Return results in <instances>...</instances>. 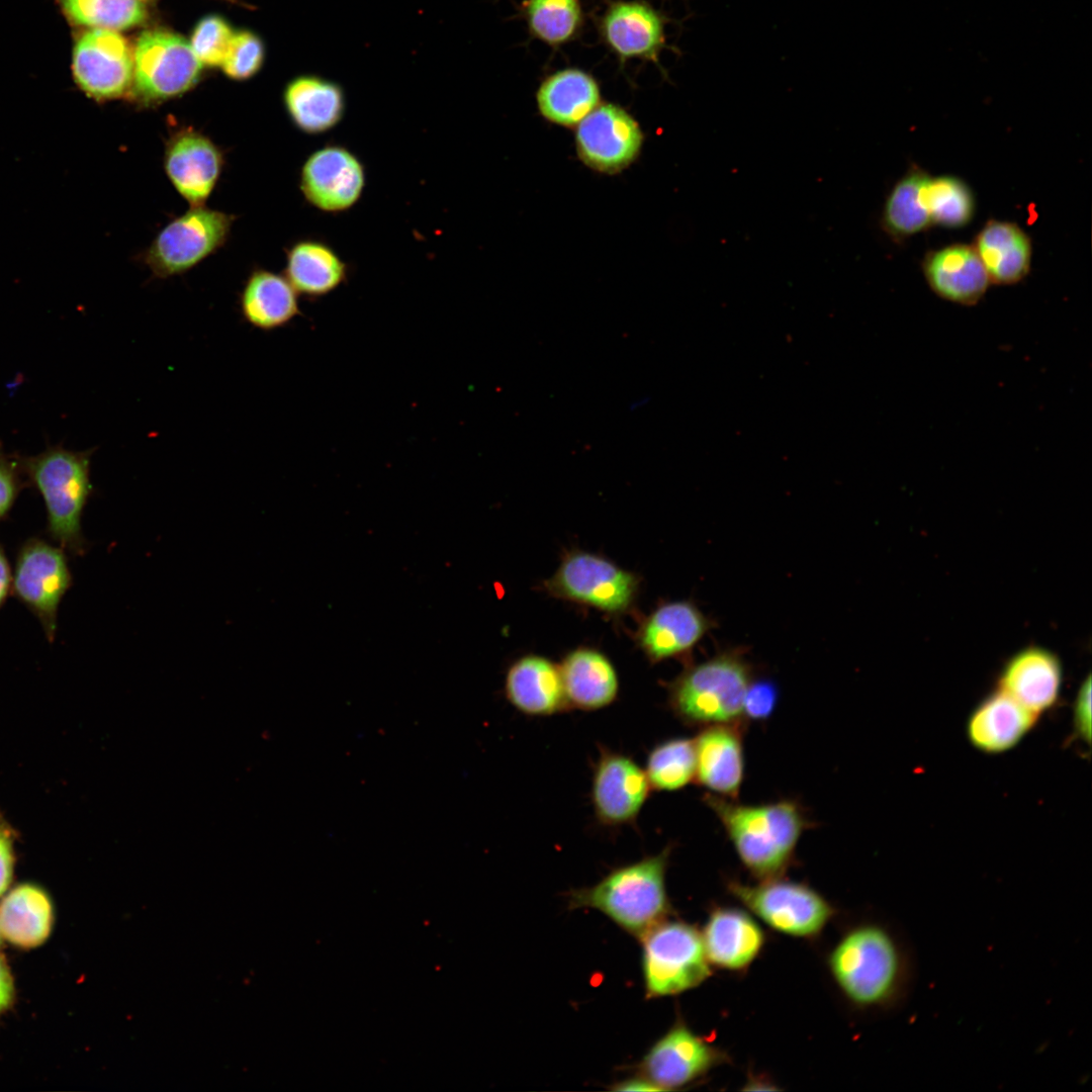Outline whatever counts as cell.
Wrapping results in <instances>:
<instances>
[{"label": "cell", "mask_w": 1092, "mask_h": 1092, "mask_svg": "<svg viewBox=\"0 0 1092 1092\" xmlns=\"http://www.w3.org/2000/svg\"><path fill=\"white\" fill-rule=\"evenodd\" d=\"M704 801L719 819L742 864L759 881L783 876L803 832L810 827L805 810L793 800L746 805L707 793Z\"/></svg>", "instance_id": "obj_1"}, {"label": "cell", "mask_w": 1092, "mask_h": 1092, "mask_svg": "<svg viewBox=\"0 0 1092 1092\" xmlns=\"http://www.w3.org/2000/svg\"><path fill=\"white\" fill-rule=\"evenodd\" d=\"M827 966L841 994L866 1010L890 1006L906 982V957L898 939L877 922L845 931L830 951Z\"/></svg>", "instance_id": "obj_2"}, {"label": "cell", "mask_w": 1092, "mask_h": 1092, "mask_svg": "<svg viewBox=\"0 0 1092 1092\" xmlns=\"http://www.w3.org/2000/svg\"><path fill=\"white\" fill-rule=\"evenodd\" d=\"M673 847L616 868L596 885L568 894L572 908H594L641 938L671 912L665 876Z\"/></svg>", "instance_id": "obj_3"}, {"label": "cell", "mask_w": 1092, "mask_h": 1092, "mask_svg": "<svg viewBox=\"0 0 1092 1092\" xmlns=\"http://www.w3.org/2000/svg\"><path fill=\"white\" fill-rule=\"evenodd\" d=\"M752 679L744 648H727L705 661L687 663L667 685V703L687 726L745 723L743 700Z\"/></svg>", "instance_id": "obj_4"}, {"label": "cell", "mask_w": 1092, "mask_h": 1092, "mask_svg": "<svg viewBox=\"0 0 1092 1092\" xmlns=\"http://www.w3.org/2000/svg\"><path fill=\"white\" fill-rule=\"evenodd\" d=\"M92 451L48 446L32 456H19L28 485L41 494L48 513L47 531L60 548L80 555L84 550L81 517L91 493Z\"/></svg>", "instance_id": "obj_5"}, {"label": "cell", "mask_w": 1092, "mask_h": 1092, "mask_svg": "<svg viewBox=\"0 0 1092 1092\" xmlns=\"http://www.w3.org/2000/svg\"><path fill=\"white\" fill-rule=\"evenodd\" d=\"M640 939L648 998L680 994L698 987L712 974L702 933L690 923L666 918Z\"/></svg>", "instance_id": "obj_6"}, {"label": "cell", "mask_w": 1092, "mask_h": 1092, "mask_svg": "<svg viewBox=\"0 0 1092 1092\" xmlns=\"http://www.w3.org/2000/svg\"><path fill=\"white\" fill-rule=\"evenodd\" d=\"M727 890L770 928L794 937L817 936L835 913L813 888L781 877L754 885L728 880Z\"/></svg>", "instance_id": "obj_7"}, {"label": "cell", "mask_w": 1092, "mask_h": 1092, "mask_svg": "<svg viewBox=\"0 0 1092 1092\" xmlns=\"http://www.w3.org/2000/svg\"><path fill=\"white\" fill-rule=\"evenodd\" d=\"M639 584L637 574L605 557L581 550L566 553L557 570L543 583L552 597L613 616L631 610Z\"/></svg>", "instance_id": "obj_8"}, {"label": "cell", "mask_w": 1092, "mask_h": 1092, "mask_svg": "<svg viewBox=\"0 0 1092 1092\" xmlns=\"http://www.w3.org/2000/svg\"><path fill=\"white\" fill-rule=\"evenodd\" d=\"M131 98L145 106L179 96L200 77L201 63L190 42L163 29L144 31L133 49Z\"/></svg>", "instance_id": "obj_9"}, {"label": "cell", "mask_w": 1092, "mask_h": 1092, "mask_svg": "<svg viewBox=\"0 0 1092 1092\" xmlns=\"http://www.w3.org/2000/svg\"><path fill=\"white\" fill-rule=\"evenodd\" d=\"M234 219L204 205L191 206L160 231L144 262L158 278L183 274L225 244Z\"/></svg>", "instance_id": "obj_10"}, {"label": "cell", "mask_w": 1092, "mask_h": 1092, "mask_svg": "<svg viewBox=\"0 0 1092 1092\" xmlns=\"http://www.w3.org/2000/svg\"><path fill=\"white\" fill-rule=\"evenodd\" d=\"M72 584L65 551L39 538L18 550L11 592L38 619L49 642L57 632L58 609Z\"/></svg>", "instance_id": "obj_11"}, {"label": "cell", "mask_w": 1092, "mask_h": 1092, "mask_svg": "<svg viewBox=\"0 0 1092 1092\" xmlns=\"http://www.w3.org/2000/svg\"><path fill=\"white\" fill-rule=\"evenodd\" d=\"M728 1061L724 1051L678 1020L649 1049L639 1068L659 1091H667L694 1084Z\"/></svg>", "instance_id": "obj_12"}, {"label": "cell", "mask_w": 1092, "mask_h": 1092, "mask_svg": "<svg viewBox=\"0 0 1092 1092\" xmlns=\"http://www.w3.org/2000/svg\"><path fill=\"white\" fill-rule=\"evenodd\" d=\"M133 50L118 32L91 28L75 43L72 70L79 88L96 101L129 95Z\"/></svg>", "instance_id": "obj_13"}, {"label": "cell", "mask_w": 1092, "mask_h": 1092, "mask_svg": "<svg viewBox=\"0 0 1092 1092\" xmlns=\"http://www.w3.org/2000/svg\"><path fill=\"white\" fill-rule=\"evenodd\" d=\"M652 788L645 770L629 755L600 746L590 801L598 822L616 828L633 825Z\"/></svg>", "instance_id": "obj_14"}, {"label": "cell", "mask_w": 1092, "mask_h": 1092, "mask_svg": "<svg viewBox=\"0 0 1092 1092\" xmlns=\"http://www.w3.org/2000/svg\"><path fill=\"white\" fill-rule=\"evenodd\" d=\"M642 143L638 122L612 103L597 106L576 128L575 144L580 160L603 173L614 174L628 167L638 156Z\"/></svg>", "instance_id": "obj_15"}, {"label": "cell", "mask_w": 1092, "mask_h": 1092, "mask_svg": "<svg viewBox=\"0 0 1092 1092\" xmlns=\"http://www.w3.org/2000/svg\"><path fill=\"white\" fill-rule=\"evenodd\" d=\"M365 182V169L358 157L345 147L328 145L305 160L299 186L308 203L333 213L354 206L362 196Z\"/></svg>", "instance_id": "obj_16"}, {"label": "cell", "mask_w": 1092, "mask_h": 1092, "mask_svg": "<svg viewBox=\"0 0 1092 1092\" xmlns=\"http://www.w3.org/2000/svg\"><path fill=\"white\" fill-rule=\"evenodd\" d=\"M716 627L692 601L663 603L639 625L635 640L651 663L675 658L691 662L694 648Z\"/></svg>", "instance_id": "obj_17"}, {"label": "cell", "mask_w": 1092, "mask_h": 1092, "mask_svg": "<svg viewBox=\"0 0 1092 1092\" xmlns=\"http://www.w3.org/2000/svg\"><path fill=\"white\" fill-rule=\"evenodd\" d=\"M163 164L165 172L191 206L204 205L213 191L223 168L220 148L207 135L192 129H178L166 143Z\"/></svg>", "instance_id": "obj_18"}, {"label": "cell", "mask_w": 1092, "mask_h": 1092, "mask_svg": "<svg viewBox=\"0 0 1092 1092\" xmlns=\"http://www.w3.org/2000/svg\"><path fill=\"white\" fill-rule=\"evenodd\" d=\"M744 722L702 728L694 739L695 781L709 793L736 800L744 778Z\"/></svg>", "instance_id": "obj_19"}, {"label": "cell", "mask_w": 1092, "mask_h": 1092, "mask_svg": "<svg viewBox=\"0 0 1092 1092\" xmlns=\"http://www.w3.org/2000/svg\"><path fill=\"white\" fill-rule=\"evenodd\" d=\"M1063 665L1055 653L1042 647H1027L1003 666L998 690L1038 716L1059 701Z\"/></svg>", "instance_id": "obj_20"}, {"label": "cell", "mask_w": 1092, "mask_h": 1092, "mask_svg": "<svg viewBox=\"0 0 1092 1092\" xmlns=\"http://www.w3.org/2000/svg\"><path fill=\"white\" fill-rule=\"evenodd\" d=\"M665 18L640 1L612 4L601 21L607 46L622 60L641 59L658 63L665 46Z\"/></svg>", "instance_id": "obj_21"}, {"label": "cell", "mask_w": 1092, "mask_h": 1092, "mask_svg": "<svg viewBox=\"0 0 1092 1092\" xmlns=\"http://www.w3.org/2000/svg\"><path fill=\"white\" fill-rule=\"evenodd\" d=\"M701 933L709 963L732 972L746 970L765 941L761 927L751 915L728 906L713 908Z\"/></svg>", "instance_id": "obj_22"}, {"label": "cell", "mask_w": 1092, "mask_h": 1092, "mask_svg": "<svg viewBox=\"0 0 1092 1092\" xmlns=\"http://www.w3.org/2000/svg\"><path fill=\"white\" fill-rule=\"evenodd\" d=\"M505 695L516 710L527 716H552L570 709L559 665L536 654L522 656L510 665Z\"/></svg>", "instance_id": "obj_23"}, {"label": "cell", "mask_w": 1092, "mask_h": 1092, "mask_svg": "<svg viewBox=\"0 0 1092 1092\" xmlns=\"http://www.w3.org/2000/svg\"><path fill=\"white\" fill-rule=\"evenodd\" d=\"M1038 715L998 690L985 697L966 723L970 743L988 754L1015 747L1035 726Z\"/></svg>", "instance_id": "obj_24"}, {"label": "cell", "mask_w": 1092, "mask_h": 1092, "mask_svg": "<svg viewBox=\"0 0 1092 1092\" xmlns=\"http://www.w3.org/2000/svg\"><path fill=\"white\" fill-rule=\"evenodd\" d=\"M923 269L937 295L960 304H975L990 284L975 248L968 245H951L929 253Z\"/></svg>", "instance_id": "obj_25"}, {"label": "cell", "mask_w": 1092, "mask_h": 1092, "mask_svg": "<svg viewBox=\"0 0 1092 1092\" xmlns=\"http://www.w3.org/2000/svg\"><path fill=\"white\" fill-rule=\"evenodd\" d=\"M570 709L596 711L611 705L619 693V678L612 661L595 648L579 647L559 664Z\"/></svg>", "instance_id": "obj_26"}, {"label": "cell", "mask_w": 1092, "mask_h": 1092, "mask_svg": "<svg viewBox=\"0 0 1092 1092\" xmlns=\"http://www.w3.org/2000/svg\"><path fill=\"white\" fill-rule=\"evenodd\" d=\"M292 123L302 132L320 134L334 128L343 118L345 93L336 82L314 75L290 81L283 94Z\"/></svg>", "instance_id": "obj_27"}, {"label": "cell", "mask_w": 1092, "mask_h": 1092, "mask_svg": "<svg viewBox=\"0 0 1092 1092\" xmlns=\"http://www.w3.org/2000/svg\"><path fill=\"white\" fill-rule=\"evenodd\" d=\"M239 303L245 322L262 331L285 327L300 313L297 292L287 278L265 269L252 271Z\"/></svg>", "instance_id": "obj_28"}, {"label": "cell", "mask_w": 1092, "mask_h": 1092, "mask_svg": "<svg viewBox=\"0 0 1092 1092\" xmlns=\"http://www.w3.org/2000/svg\"><path fill=\"white\" fill-rule=\"evenodd\" d=\"M540 113L563 126L577 125L600 102L597 81L579 69H564L546 78L537 91Z\"/></svg>", "instance_id": "obj_29"}, {"label": "cell", "mask_w": 1092, "mask_h": 1092, "mask_svg": "<svg viewBox=\"0 0 1092 1092\" xmlns=\"http://www.w3.org/2000/svg\"><path fill=\"white\" fill-rule=\"evenodd\" d=\"M974 248L990 282L1013 284L1023 279L1029 271L1030 241L1015 223L989 221L979 233Z\"/></svg>", "instance_id": "obj_30"}, {"label": "cell", "mask_w": 1092, "mask_h": 1092, "mask_svg": "<svg viewBox=\"0 0 1092 1092\" xmlns=\"http://www.w3.org/2000/svg\"><path fill=\"white\" fill-rule=\"evenodd\" d=\"M285 277L297 293L321 297L338 288L347 278V265L327 244L303 240L286 252Z\"/></svg>", "instance_id": "obj_31"}, {"label": "cell", "mask_w": 1092, "mask_h": 1092, "mask_svg": "<svg viewBox=\"0 0 1092 1092\" xmlns=\"http://www.w3.org/2000/svg\"><path fill=\"white\" fill-rule=\"evenodd\" d=\"M52 904L39 888L25 884L13 889L0 904V931L13 944L33 947L50 934Z\"/></svg>", "instance_id": "obj_32"}, {"label": "cell", "mask_w": 1092, "mask_h": 1092, "mask_svg": "<svg viewBox=\"0 0 1092 1092\" xmlns=\"http://www.w3.org/2000/svg\"><path fill=\"white\" fill-rule=\"evenodd\" d=\"M926 178L925 173L913 170L891 190L882 215V225L891 236H910L931 223L922 201V187Z\"/></svg>", "instance_id": "obj_33"}, {"label": "cell", "mask_w": 1092, "mask_h": 1092, "mask_svg": "<svg viewBox=\"0 0 1092 1092\" xmlns=\"http://www.w3.org/2000/svg\"><path fill=\"white\" fill-rule=\"evenodd\" d=\"M645 772L652 790L677 791L695 781L694 739L676 737L657 743L648 753Z\"/></svg>", "instance_id": "obj_34"}, {"label": "cell", "mask_w": 1092, "mask_h": 1092, "mask_svg": "<svg viewBox=\"0 0 1092 1092\" xmlns=\"http://www.w3.org/2000/svg\"><path fill=\"white\" fill-rule=\"evenodd\" d=\"M62 4L74 23L90 28L127 29L149 16L148 0H62Z\"/></svg>", "instance_id": "obj_35"}, {"label": "cell", "mask_w": 1092, "mask_h": 1092, "mask_svg": "<svg viewBox=\"0 0 1092 1092\" xmlns=\"http://www.w3.org/2000/svg\"><path fill=\"white\" fill-rule=\"evenodd\" d=\"M525 14L530 32L552 47L570 40L581 24L579 0H527Z\"/></svg>", "instance_id": "obj_36"}, {"label": "cell", "mask_w": 1092, "mask_h": 1092, "mask_svg": "<svg viewBox=\"0 0 1092 1092\" xmlns=\"http://www.w3.org/2000/svg\"><path fill=\"white\" fill-rule=\"evenodd\" d=\"M922 201L931 222L944 226H962L972 216L971 192L961 180L953 177L927 176L922 187Z\"/></svg>", "instance_id": "obj_37"}, {"label": "cell", "mask_w": 1092, "mask_h": 1092, "mask_svg": "<svg viewBox=\"0 0 1092 1092\" xmlns=\"http://www.w3.org/2000/svg\"><path fill=\"white\" fill-rule=\"evenodd\" d=\"M234 34L222 18L207 16L195 27L190 44L201 64L221 66Z\"/></svg>", "instance_id": "obj_38"}, {"label": "cell", "mask_w": 1092, "mask_h": 1092, "mask_svg": "<svg viewBox=\"0 0 1092 1092\" xmlns=\"http://www.w3.org/2000/svg\"><path fill=\"white\" fill-rule=\"evenodd\" d=\"M263 57L264 48L260 38L251 32L241 31L234 34L221 67L230 78L245 80L259 70Z\"/></svg>", "instance_id": "obj_39"}, {"label": "cell", "mask_w": 1092, "mask_h": 1092, "mask_svg": "<svg viewBox=\"0 0 1092 1092\" xmlns=\"http://www.w3.org/2000/svg\"><path fill=\"white\" fill-rule=\"evenodd\" d=\"M25 485L19 456L6 454L0 447V521L7 517Z\"/></svg>", "instance_id": "obj_40"}, {"label": "cell", "mask_w": 1092, "mask_h": 1092, "mask_svg": "<svg viewBox=\"0 0 1092 1092\" xmlns=\"http://www.w3.org/2000/svg\"><path fill=\"white\" fill-rule=\"evenodd\" d=\"M778 688L768 679H752L743 700V719L760 721L774 712L778 701Z\"/></svg>", "instance_id": "obj_41"}, {"label": "cell", "mask_w": 1092, "mask_h": 1092, "mask_svg": "<svg viewBox=\"0 0 1092 1092\" xmlns=\"http://www.w3.org/2000/svg\"><path fill=\"white\" fill-rule=\"evenodd\" d=\"M1073 737L1090 745L1091 741V677L1079 687L1073 705Z\"/></svg>", "instance_id": "obj_42"}, {"label": "cell", "mask_w": 1092, "mask_h": 1092, "mask_svg": "<svg viewBox=\"0 0 1092 1092\" xmlns=\"http://www.w3.org/2000/svg\"><path fill=\"white\" fill-rule=\"evenodd\" d=\"M13 868V855L11 842L8 836L0 831V896L7 889Z\"/></svg>", "instance_id": "obj_43"}, {"label": "cell", "mask_w": 1092, "mask_h": 1092, "mask_svg": "<svg viewBox=\"0 0 1092 1092\" xmlns=\"http://www.w3.org/2000/svg\"><path fill=\"white\" fill-rule=\"evenodd\" d=\"M13 996V982L4 961L0 959V1012L7 1008Z\"/></svg>", "instance_id": "obj_44"}, {"label": "cell", "mask_w": 1092, "mask_h": 1092, "mask_svg": "<svg viewBox=\"0 0 1092 1092\" xmlns=\"http://www.w3.org/2000/svg\"><path fill=\"white\" fill-rule=\"evenodd\" d=\"M12 588V575L4 549L0 544V608Z\"/></svg>", "instance_id": "obj_45"}, {"label": "cell", "mask_w": 1092, "mask_h": 1092, "mask_svg": "<svg viewBox=\"0 0 1092 1092\" xmlns=\"http://www.w3.org/2000/svg\"><path fill=\"white\" fill-rule=\"evenodd\" d=\"M615 1091H659L650 1081L644 1077L629 1078L616 1083L613 1086Z\"/></svg>", "instance_id": "obj_46"}, {"label": "cell", "mask_w": 1092, "mask_h": 1092, "mask_svg": "<svg viewBox=\"0 0 1092 1092\" xmlns=\"http://www.w3.org/2000/svg\"><path fill=\"white\" fill-rule=\"evenodd\" d=\"M647 402H648V398H640L639 400L631 402L630 405H629V408H630V411H635V410L640 408L641 406L647 404Z\"/></svg>", "instance_id": "obj_47"}, {"label": "cell", "mask_w": 1092, "mask_h": 1092, "mask_svg": "<svg viewBox=\"0 0 1092 1092\" xmlns=\"http://www.w3.org/2000/svg\"><path fill=\"white\" fill-rule=\"evenodd\" d=\"M1 936H2V934H1V931H0V943H1Z\"/></svg>", "instance_id": "obj_48"}]
</instances>
